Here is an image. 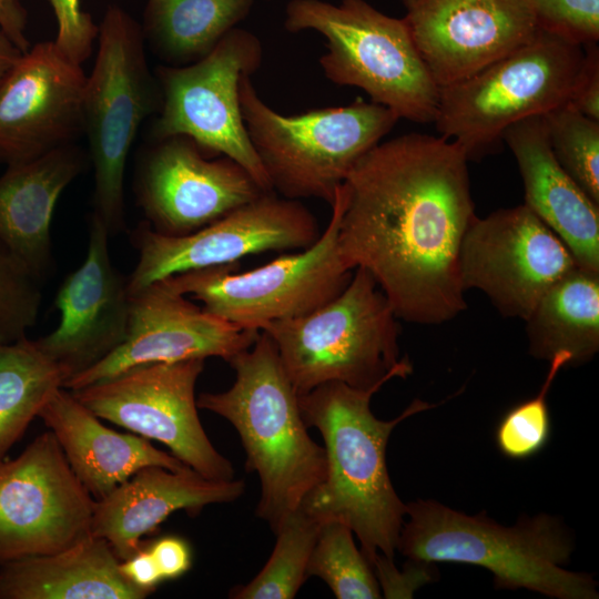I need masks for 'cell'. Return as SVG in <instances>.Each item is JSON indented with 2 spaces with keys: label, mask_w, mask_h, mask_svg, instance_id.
I'll use <instances>...</instances> for the list:
<instances>
[{
  "label": "cell",
  "mask_w": 599,
  "mask_h": 599,
  "mask_svg": "<svg viewBox=\"0 0 599 599\" xmlns=\"http://www.w3.org/2000/svg\"><path fill=\"white\" fill-rule=\"evenodd\" d=\"M427 564L410 561V566L399 571L393 559L378 555L372 562V568L385 598H410L414 590L428 582L432 575Z\"/></svg>",
  "instance_id": "36"
},
{
  "label": "cell",
  "mask_w": 599,
  "mask_h": 599,
  "mask_svg": "<svg viewBox=\"0 0 599 599\" xmlns=\"http://www.w3.org/2000/svg\"><path fill=\"white\" fill-rule=\"evenodd\" d=\"M27 22L28 13L21 0H0V29L22 53L30 48Z\"/></svg>",
  "instance_id": "40"
},
{
  "label": "cell",
  "mask_w": 599,
  "mask_h": 599,
  "mask_svg": "<svg viewBox=\"0 0 599 599\" xmlns=\"http://www.w3.org/2000/svg\"><path fill=\"white\" fill-rule=\"evenodd\" d=\"M254 1L146 0L144 42L167 65L193 63L248 16Z\"/></svg>",
  "instance_id": "27"
},
{
  "label": "cell",
  "mask_w": 599,
  "mask_h": 599,
  "mask_svg": "<svg viewBox=\"0 0 599 599\" xmlns=\"http://www.w3.org/2000/svg\"><path fill=\"white\" fill-rule=\"evenodd\" d=\"M582 114L599 121V48L583 47V58L568 101Z\"/></svg>",
  "instance_id": "37"
},
{
  "label": "cell",
  "mask_w": 599,
  "mask_h": 599,
  "mask_svg": "<svg viewBox=\"0 0 599 599\" xmlns=\"http://www.w3.org/2000/svg\"><path fill=\"white\" fill-rule=\"evenodd\" d=\"M398 317L374 277L356 267L333 300L300 317L265 325L298 395L331 382L355 388L405 378L412 364L399 358Z\"/></svg>",
  "instance_id": "5"
},
{
  "label": "cell",
  "mask_w": 599,
  "mask_h": 599,
  "mask_svg": "<svg viewBox=\"0 0 599 599\" xmlns=\"http://www.w3.org/2000/svg\"><path fill=\"white\" fill-rule=\"evenodd\" d=\"M288 32L306 30L326 39L319 59L325 77L337 85L357 87L370 101L399 119L434 122L439 87L420 58L404 19L389 17L365 0H291Z\"/></svg>",
  "instance_id": "7"
},
{
  "label": "cell",
  "mask_w": 599,
  "mask_h": 599,
  "mask_svg": "<svg viewBox=\"0 0 599 599\" xmlns=\"http://www.w3.org/2000/svg\"><path fill=\"white\" fill-rule=\"evenodd\" d=\"M1 34H2V31H1V29H0V35H1Z\"/></svg>",
  "instance_id": "42"
},
{
  "label": "cell",
  "mask_w": 599,
  "mask_h": 599,
  "mask_svg": "<svg viewBox=\"0 0 599 599\" xmlns=\"http://www.w3.org/2000/svg\"><path fill=\"white\" fill-rule=\"evenodd\" d=\"M150 593L124 576L110 544L92 535L53 554L0 564V599H144Z\"/></svg>",
  "instance_id": "25"
},
{
  "label": "cell",
  "mask_w": 599,
  "mask_h": 599,
  "mask_svg": "<svg viewBox=\"0 0 599 599\" xmlns=\"http://www.w3.org/2000/svg\"><path fill=\"white\" fill-rule=\"evenodd\" d=\"M501 141L517 161L524 204L565 243L579 268L599 274V204L556 160L542 115L511 124Z\"/></svg>",
  "instance_id": "22"
},
{
  "label": "cell",
  "mask_w": 599,
  "mask_h": 599,
  "mask_svg": "<svg viewBox=\"0 0 599 599\" xmlns=\"http://www.w3.org/2000/svg\"><path fill=\"white\" fill-rule=\"evenodd\" d=\"M570 364V356L559 353L550 359L547 377L539 393L508 410L496 429V444L506 457L526 459L539 453L550 436L547 394L559 370Z\"/></svg>",
  "instance_id": "32"
},
{
  "label": "cell",
  "mask_w": 599,
  "mask_h": 599,
  "mask_svg": "<svg viewBox=\"0 0 599 599\" xmlns=\"http://www.w3.org/2000/svg\"><path fill=\"white\" fill-rule=\"evenodd\" d=\"M266 192L236 161L210 158L185 135L154 140L135 173L148 224L167 236L193 233Z\"/></svg>",
  "instance_id": "16"
},
{
  "label": "cell",
  "mask_w": 599,
  "mask_h": 599,
  "mask_svg": "<svg viewBox=\"0 0 599 599\" xmlns=\"http://www.w3.org/2000/svg\"><path fill=\"white\" fill-rule=\"evenodd\" d=\"M414 44L439 88L461 81L536 33L522 0H400Z\"/></svg>",
  "instance_id": "19"
},
{
  "label": "cell",
  "mask_w": 599,
  "mask_h": 599,
  "mask_svg": "<svg viewBox=\"0 0 599 599\" xmlns=\"http://www.w3.org/2000/svg\"><path fill=\"white\" fill-rule=\"evenodd\" d=\"M262 58L260 40L236 27L204 58L186 65H159L154 74L161 106L152 138L189 136L207 155L233 159L262 189L274 191L248 139L238 98L241 77L254 73Z\"/></svg>",
  "instance_id": "11"
},
{
  "label": "cell",
  "mask_w": 599,
  "mask_h": 599,
  "mask_svg": "<svg viewBox=\"0 0 599 599\" xmlns=\"http://www.w3.org/2000/svg\"><path fill=\"white\" fill-rule=\"evenodd\" d=\"M526 323L532 356L550 361L566 353L571 365L587 363L599 349V274L573 268L547 290Z\"/></svg>",
  "instance_id": "26"
},
{
  "label": "cell",
  "mask_w": 599,
  "mask_h": 599,
  "mask_svg": "<svg viewBox=\"0 0 599 599\" xmlns=\"http://www.w3.org/2000/svg\"><path fill=\"white\" fill-rule=\"evenodd\" d=\"M352 529L339 521L321 525L307 565V578H321L338 599H377L382 591L374 570L358 550Z\"/></svg>",
  "instance_id": "30"
},
{
  "label": "cell",
  "mask_w": 599,
  "mask_h": 599,
  "mask_svg": "<svg viewBox=\"0 0 599 599\" xmlns=\"http://www.w3.org/2000/svg\"><path fill=\"white\" fill-rule=\"evenodd\" d=\"M95 499L47 432L0 464V564L67 549L91 536Z\"/></svg>",
  "instance_id": "14"
},
{
  "label": "cell",
  "mask_w": 599,
  "mask_h": 599,
  "mask_svg": "<svg viewBox=\"0 0 599 599\" xmlns=\"http://www.w3.org/2000/svg\"><path fill=\"white\" fill-rule=\"evenodd\" d=\"M582 58L583 47L537 29L512 52L439 88L437 132L468 160L488 153L511 124L569 101Z\"/></svg>",
  "instance_id": "9"
},
{
  "label": "cell",
  "mask_w": 599,
  "mask_h": 599,
  "mask_svg": "<svg viewBox=\"0 0 599 599\" xmlns=\"http://www.w3.org/2000/svg\"><path fill=\"white\" fill-rule=\"evenodd\" d=\"M537 29L581 47L598 43L599 0H522Z\"/></svg>",
  "instance_id": "34"
},
{
  "label": "cell",
  "mask_w": 599,
  "mask_h": 599,
  "mask_svg": "<svg viewBox=\"0 0 599 599\" xmlns=\"http://www.w3.org/2000/svg\"><path fill=\"white\" fill-rule=\"evenodd\" d=\"M41 302L40 280L0 242V345L27 337Z\"/></svg>",
  "instance_id": "33"
},
{
  "label": "cell",
  "mask_w": 599,
  "mask_h": 599,
  "mask_svg": "<svg viewBox=\"0 0 599 599\" xmlns=\"http://www.w3.org/2000/svg\"><path fill=\"white\" fill-rule=\"evenodd\" d=\"M380 388L331 382L298 395L303 419L321 433L326 455L325 477L301 509L319 525H347L370 566L378 555L394 559L407 509L388 475V438L400 422L436 406L415 399L396 418L382 420L370 410Z\"/></svg>",
  "instance_id": "2"
},
{
  "label": "cell",
  "mask_w": 599,
  "mask_h": 599,
  "mask_svg": "<svg viewBox=\"0 0 599 599\" xmlns=\"http://www.w3.org/2000/svg\"><path fill=\"white\" fill-rule=\"evenodd\" d=\"M542 118L556 160L599 204V121L582 114L568 102Z\"/></svg>",
  "instance_id": "31"
},
{
  "label": "cell",
  "mask_w": 599,
  "mask_h": 599,
  "mask_svg": "<svg viewBox=\"0 0 599 599\" xmlns=\"http://www.w3.org/2000/svg\"><path fill=\"white\" fill-rule=\"evenodd\" d=\"M468 161L451 140L404 134L368 151L336 191L341 257L374 277L400 319L441 324L466 308L459 253L476 217Z\"/></svg>",
  "instance_id": "1"
},
{
  "label": "cell",
  "mask_w": 599,
  "mask_h": 599,
  "mask_svg": "<svg viewBox=\"0 0 599 599\" xmlns=\"http://www.w3.org/2000/svg\"><path fill=\"white\" fill-rule=\"evenodd\" d=\"M65 379L37 339L0 345V464Z\"/></svg>",
  "instance_id": "28"
},
{
  "label": "cell",
  "mask_w": 599,
  "mask_h": 599,
  "mask_svg": "<svg viewBox=\"0 0 599 599\" xmlns=\"http://www.w3.org/2000/svg\"><path fill=\"white\" fill-rule=\"evenodd\" d=\"M321 525L302 509L276 530V542L265 566L246 585L230 591L234 599H292L307 579V565Z\"/></svg>",
  "instance_id": "29"
},
{
  "label": "cell",
  "mask_w": 599,
  "mask_h": 599,
  "mask_svg": "<svg viewBox=\"0 0 599 599\" xmlns=\"http://www.w3.org/2000/svg\"><path fill=\"white\" fill-rule=\"evenodd\" d=\"M161 92L149 68L141 24L110 6L99 26L98 52L87 75L83 133L94 170L93 213L110 234L124 229V174L142 122L159 112Z\"/></svg>",
  "instance_id": "8"
},
{
  "label": "cell",
  "mask_w": 599,
  "mask_h": 599,
  "mask_svg": "<svg viewBox=\"0 0 599 599\" xmlns=\"http://www.w3.org/2000/svg\"><path fill=\"white\" fill-rule=\"evenodd\" d=\"M38 417L55 436L72 470L98 500L146 466L187 467L142 436L121 434L100 422L73 393L58 388Z\"/></svg>",
  "instance_id": "23"
},
{
  "label": "cell",
  "mask_w": 599,
  "mask_h": 599,
  "mask_svg": "<svg viewBox=\"0 0 599 599\" xmlns=\"http://www.w3.org/2000/svg\"><path fill=\"white\" fill-rule=\"evenodd\" d=\"M153 555L163 580L183 576L192 565L189 544L177 536H165L155 540L149 548Z\"/></svg>",
  "instance_id": "38"
},
{
  "label": "cell",
  "mask_w": 599,
  "mask_h": 599,
  "mask_svg": "<svg viewBox=\"0 0 599 599\" xmlns=\"http://www.w3.org/2000/svg\"><path fill=\"white\" fill-rule=\"evenodd\" d=\"M121 570L135 586L153 592L163 580L150 549H140L130 558L121 561Z\"/></svg>",
  "instance_id": "39"
},
{
  "label": "cell",
  "mask_w": 599,
  "mask_h": 599,
  "mask_svg": "<svg viewBox=\"0 0 599 599\" xmlns=\"http://www.w3.org/2000/svg\"><path fill=\"white\" fill-rule=\"evenodd\" d=\"M309 210L266 192L220 220L183 236L154 232L148 222L132 233L139 260L128 277L130 294L187 271L236 263L265 251L305 250L319 237Z\"/></svg>",
  "instance_id": "13"
},
{
  "label": "cell",
  "mask_w": 599,
  "mask_h": 599,
  "mask_svg": "<svg viewBox=\"0 0 599 599\" xmlns=\"http://www.w3.org/2000/svg\"><path fill=\"white\" fill-rule=\"evenodd\" d=\"M407 506L396 550L410 561L479 566L498 588H525L558 599H597L589 575L564 568L572 542L559 520L549 515L504 527L485 515L468 516L434 500Z\"/></svg>",
  "instance_id": "4"
},
{
  "label": "cell",
  "mask_w": 599,
  "mask_h": 599,
  "mask_svg": "<svg viewBox=\"0 0 599 599\" xmlns=\"http://www.w3.org/2000/svg\"><path fill=\"white\" fill-rule=\"evenodd\" d=\"M83 166L84 156L72 143L9 164L0 176V242L39 280L52 262L55 204Z\"/></svg>",
  "instance_id": "24"
},
{
  "label": "cell",
  "mask_w": 599,
  "mask_h": 599,
  "mask_svg": "<svg viewBox=\"0 0 599 599\" xmlns=\"http://www.w3.org/2000/svg\"><path fill=\"white\" fill-rule=\"evenodd\" d=\"M58 31L53 40L58 49L72 62L87 61L98 40L99 26L80 7V0H50Z\"/></svg>",
  "instance_id": "35"
},
{
  "label": "cell",
  "mask_w": 599,
  "mask_h": 599,
  "mask_svg": "<svg viewBox=\"0 0 599 599\" xmlns=\"http://www.w3.org/2000/svg\"><path fill=\"white\" fill-rule=\"evenodd\" d=\"M109 235L91 216L87 257L64 278L55 296L60 323L37 339L63 369L65 382L111 354L128 335L131 294L128 277L111 262Z\"/></svg>",
  "instance_id": "20"
},
{
  "label": "cell",
  "mask_w": 599,
  "mask_h": 599,
  "mask_svg": "<svg viewBox=\"0 0 599 599\" xmlns=\"http://www.w3.org/2000/svg\"><path fill=\"white\" fill-rule=\"evenodd\" d=\"M87 83L81 64L54 41L22 53L0 83V161L24 162L83 133Z\"/></svg>",
  "instance_id": "18"
},
{
  "label": "cell",
  "mask_w": 599,
  "mask_h": 599,
  "mask_svg": "<svg viewBox=\"0 0 599 599\" xmlns=\"http://www.w3.org/2000/svg\"><path fill=\"white\" fill-rule=\"evenodd\" d=\"M204 362L141 365L71 392L99 418L164 444L210 479L231 480L233 467L214 448L197 414L195 385Z\"/></svg>",
  "instance_id": "12"
},
{
  "label": "cell",
  "mask_w": 599,
  "mask_h": 599,
  "mask_svg": "<svg viewBox=\"0 0 599 599\" xmlns=\"http://www.w3.org/2000/svg\"><path fill=\"white\" fill-rule=\"evenodd\" d=\"M184 296L163 281L131 294L125 341L102 361L67 380L63 387L75 390L154 363L207 357L229 363L257 339L261 331L224 321Z\"/></svg>",
  "instance_id": "17"
},
{
  "label": "cell",
  "mask_w": 599,
  "mask_h": 599,
  "mask_svg": "<svg viewBox=\"0 0 599 599\" xmlns=\"http://www.w3.org/2000/svg\"><path fill=\"white\" fill-rule=\"evenodd\" d=\"M317 241L305 250L238 273V263L215 265L165 277L172 290L192 295L203 308L232 324L261 331L265 325L308 314L338 295L354 270L338 250L341 201Z\"/></svg>",
  "instance_id": "10"
},
{
  "label": "cell",
  "mask_w": 599,
  "mask_h": 599,
  "mask_svg": "<svg viewBox=\"0 0 599 599\" xmlns=\"http://www.w3.org/2000/svg\"><path fill=\"white\" fill-rule=\"evenodd\" d=\"M250 77L243 74L238 83L243 122L272 189L286 199L332 205L355 164L399 120L361 98L345 106L283 115L258 97Z\"/></svg>",
  "instance_id": "6"
},
{
  "label": "cell",
  "mask_w": 599,
  "mask_h": 599,
  "mask_svg": "<svg viewBox=\"0 0 599 599\" xmlns=\"http://www.w3.org/2000/svg\"><path fill=\"white\" fill-rule=\"evenodd\" d=\"M244 489L243 480L210 479L189 466H146L95 500L91 534L104 538L123 561L174 511L196 515L207 505L237 499Z\"/></svg>",
  "instance_id": "21"
},
{
  "label": "cell",
  "mask_w": 599,
  "mask_h": 599,
  "mask_svg": "<svg viewBox=\"0 0 599 599\" xmlns=\"http://www.w3.org/2000/svg\"><path fill=\"white\" fill-rule=\"evenodd\" d=\"M22 52L2 33L0 35V83Z\"/></svg>",
  "instance_id": "41"
},
{
  "label": "cell",
  "mask_w": 599,
  "mask_h": 599,
  "mask_svg": "<svg viewBox=\"0 0 599 599\" xmlns=\"http://www.w3.org/2000/svg\"><path fill=\"white\" fill-rule=\"evenodd\" d=\"M576 267L565 243L525 204L476 216L459 253L463 288L481 291L504 316L524 321Z\"/></svg>",
  "instance_id": "15"
},
{
  "label": "cell",
  "mask_w": 599,
  "mask_h": 599,
  "mask_svg": "<svg viewBox=\"0 0 599 599\" xmlns=\"http://www.w3.org/2000/svg\"><path fill=\"white\" fill-rule=\"evenodd\" d=\"M229 364L235 372L233 385L201 394L196 404L229 420L238 433L245 468L256 473L261 483L256 515L275 534L323 481L325 449L308 435L298 394L265 332Z\"/></svg>",
  "instance_id": "3"
}]
</instances>
